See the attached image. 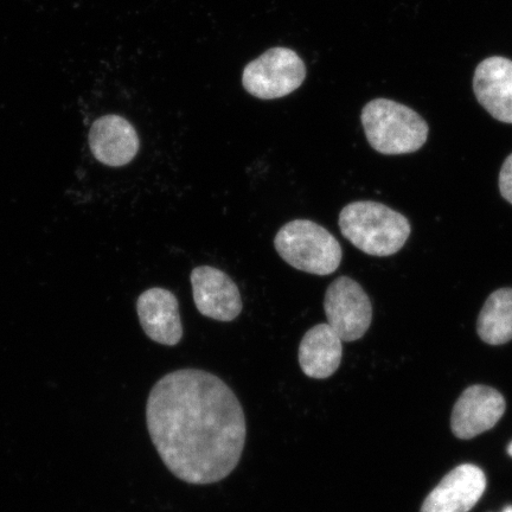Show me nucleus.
I'll list each match as a JSON object with an SVG mask.
<instances>
[{"label":"nucleus","instance_id":"obj_6","mask_svg":"<svg viewBox=\"0 0 512 512\" xmlns=\"http://www.w3.org/2000/svg\"><path fill=\"white\" fill-rule=\"evenodd\" d=\"M324 310L328 324L343 342H355L367 334L373 307L363 287L354 279L339 277L326 290Z\"/></svg>","mask_w":512,"mask_h":512},{"label":"nucleus","instance_id":"obj_16","mask_svg":"<svg viewBox=\"0 0 512 512\" xmlns=\"http://www.w3.org/2000/svg\"><path fill=\"white\" fill-rule=\"evenodd\" d=\"M502 512H512V505H508V507H505Z\"/></svg>","mask_w":512,"mask_h":512},{"label":"nucleus","instance_id":"obj_13","mask_svg":"<svg viewBox=\"0 0 512 512\" xmlns=\"http://www.w3.org/2000/svg\"><path fill=\"white\" fill-rule=\"evenodd\" d=\"M342 358L343 341L328 323L313 326L300 342V368L311 379H329L341 366Z\"/></svg>","mask_w":512,"mask_h":512},{"label":"nucleus","instance_id":"obj_2","mask_svg":"<svg viewBox=\"0 0 512 512\" xmlns=\"http://www.w3.org/2000/svg\"><path fill=\"white\" fill-rule=\"evenodd\" d=\"M338 224L345 239L371 256L398 253L411 235L405 216L373 201L348 204L339 214Z\"/></svg>","mask_w":512,"mask_h":512},{"label":"nucleus","instance_id":"obj_17","mask_svg":"<svg viewBox=\"0 0 512 512\" xmlns=\"http://www.w3.org/2000/svg\"><path fill=\"white\" fill-rule=\"evenodd\" d=\"M508 453L512 457V443L508 446Z\"/></svg>","mask_w":512,"mask_h":512},{"label":"nucleus","instance_id":"obj_7","mask_svg":"<svg viewBox=\"0 0 512 512\" xmlns=\"http://www.w3.org/2000/svg\"><path fill=\"white\" fill-rule=\"evenodd\" d=\"M192 297L202 316L232 322L240 316L242 299L238 285L219 268L200 266L190 275Z\"/></svg>","mask_w":512,"mask_h":512},{"label":"nucleus","instance_id":"obj_4","mask_svg":"<svg viewBox=\"0 0 512 512\" xmlns=\"http://www.w3.org/2000/svg\"><path fill=\"white\" fill-rule=\"evenodd\" d=\"M281 259L298 271L330 275L343 258L341 243L328 229L310 220H294L280 228L274 239Z\"/></svg>","mask_w":512,"mask_h":512},{"label":"nucleus","instance_id":"obj_12","mask_svg":"<svg viewBox=\"0 0 512 512\" xmlns=\"http://www.w3.org/2000/svg\"><path fill=\"white\" fill-rule=\"evenodd\" d=\"M473 92L492 118L512 124V61L492 56L479 63L473 76Z\"/></svg>","mask_w":512,"mask_h":512},{"label":"nucleus","instance_id":"obj_14","mask_svg":"<svg viewBox=\"0 0 512 512\" xmlns=\"http://www.w3.org/2000/svg\"><path fill=\"white\" fill-rule=\"evenodd\" d=\"M480 339L490 345H502L512 339V288H501L486 300L478 317Z\"/></svg>","mask_w":512,"mask_h":512},{"label":"nucleus","instance_id":"obj_1","mask_svg":"<svg viewBox=\"0 0 512 512\" xmlns=\"http://www.w3.org/2000/svg\"><path fill=\"white\" fill-rule=\"evenodd\" d=\"M146 422L169 471L192 485L221 482L238 467L246 415L232 388L201 369L172 371L151 389Z\"/></svg>","mask_w":512,"mask_h":512},{"label":"nucleus","instance_id":"obj_9","mask_svg":"<svg viewBox=\"0 0 512 512\" xmlns=\"http://www.w3.org/2000/svg\"><path fill=\"white\" fill-rule=\"evenodd\" d=\"M485 490L486 477L480 467L459 465L435 486L420 512H469L476 507Z\"/></svg>","mask_w":512,"mask_h":512},{"label":"nucleus","instance_id":"obj_5","mask_svg":"<svg viewBox=\"0 0 512 512\" xmlns=\"http://www.w3.org/2000/svg\"><path fill=\"white\" fill-rule=\"evenodd\" d=\"M305 78V64L296 51L277 47L247 64L242 85L255 98L274 100L297 91Z\"/></svg>","mask_w":512,"mask_h":512},{"label":"nucleus","instance_id":"obj_11","mask_svg":"<svg viewBox=\"0 0 512 512\" xmlns=\"http://www.w3.org/2000/svg\"><path fill=\"white\" fill-rule=\"evenodd\" d=\"M140 325L153 342L175 347L183 338L179 304L175 294L153 287L140 294L137 302Z\"/></svg>","mask_w":512,"mask_h":512},{"label":"nucleus","instance_id":"obj_15","mask_svg":"<svg viewBox=\"0 0 512 512\" xmlns=\"http://www.w3.org/2000/svg\"><path fill=\"white\" fill-rule=\"evenodd\" d=\"M499 190L505 200L512 204V153L505 159L499 174Z\"/></svg>","mask_w":512,"mask_h":512},{"label":"nucleus","instance_id":"obj_3","mask_svg":"<svg viewBox=\"0 0 512 512\" xmlns=\"http://www.w3.org/2000/svg\"><path fill=\"white\" fill-rule=\"evenodd\" d=\"M362 125L371 147L382 155H407L421 149L428 125L420 114L393 100L375 99L364 106Z\"/></svg>","mask_w":512,"mask_h":512},{"label":"nucleus","instance_id":"obj_8","mask_svg":"<svg viewBox=\"0 0 512 512\" xmlns=\"http://www.w3.org/2000/svg\"><path fill=\"white\" fill-rule=\"evenodd\" d=\"M505 407L503 395L498 390L488 386L469 387L454 405L452 431L459 439L478 437L497 425Z\"/></svg>","mask_w":512,"mask_h":512},{"label":"nucleus","instance_id":"obj_10","mask_svg":"<svg viewBox=\"0 0 512 512\" xmlns=\"http://www.w3.org/2000/svg\"><path fill=\"white\" fill-rule=\"evenodd\" d=\"M88 142L95 159L112 168L130 164L140 147L136 128L115 114L95 121L89 131Z\"/></svg>","mask_w":512,"mask_h":512}]
</instances>
